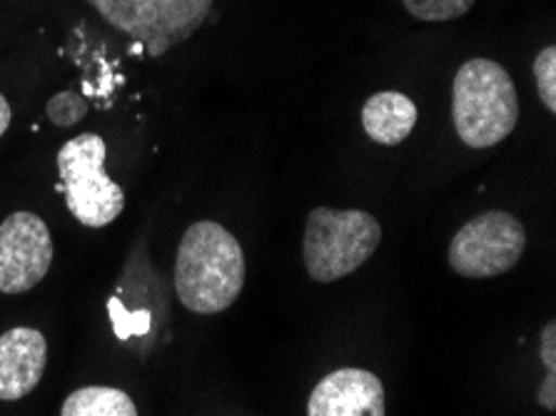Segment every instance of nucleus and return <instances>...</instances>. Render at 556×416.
<instances>
[{"label":"nucleus","mask_w":556,"mask_h":416,"mask_svg":"<svg viewBox=\"0 0 556 416\" xmlns=\"http://www.w3.org/2000/svg\"><path fill=\"white\" fill-rule=\"evenodd\" d=\"M245 287V252L230 229L213 219L182 232L175 257V292L185 310L220 314L230 310Z\"/></svg>","instance_id":"nucleus-1"},{"label":"nucleus","mask_w":556,"mask_h":416,"mask_svg":"<svg viewBox=\"0 0 556 416\" xmlns=\"http://www.w3.org/2000/svg\"><path fill=\"white\" fill-rule=\"evenodd\" d=\"M452 121L467 148L500 146L519 123V96L511 75L490 58H471L452 83Z\"/></svg>","instance_id":"nucleus-2"},{"label":"nucleus","mask_w":556,"mask_h":416,"mask_svg":"<svg viewBox=\"0 0 556 416\" xmlns=\"http://www.w3.org/2000/svg\"><path fill=\"white\" fill-rule=\"evenodd\" d=\"M379 242L382 225L369 212L315 207L307 215L302 260L315 282L330 285L365 265Z\"/></svg>","instance_id":"nucleus-3"},{"label":"nucleus","mask_w":556,"mask_h":416,"mask_svg":"<svg viewBox=\"0 0 556 416\" xmlns=\"http://www.w3.org/2000/svg\"><path fill=\"white\" fill-rule=\"evenodd\" d=\"M105 140L96 133H83L67 140L58 152V173L65 205L83 227L100 229L115 223L125 207V192L105 173Z\"/></svg>","instance_id":"nucleus-4"},{"label":"nucleus","mask_w":556,"mask_h":416,"mask_svg":"<svg viewBox=\"0 0 556 416\" xmlns=\"http://www.w3.org/2000/svg\"><path fill=\"white\" fill-rule=\"evenodd\" d=\"M111 28L160 58L190 40L213 11L215 0H86Z\"/></svg>","instance_id":"nucleus-5"},{"label":"nucleus","mask_w":556,"mask_h":416,"mask_svg":"<svg viewBox=\"0 0 556 416\" xmlns=\"http://www.w3.org/2000/svg\"><path fill=\"white\" fill-rule=\"evenodd\" d=\"M527 250V229L517 217L490 210L462 225L450 242V267L459 277L490 279L511 272Z\"/></svg>","instance_id":"nucleus-6"},{"label":"nucleus","mask_w":556,"mask_h":416,"mask_svg":"<svg viewBox=\"0 0 556 416\" xmlns=\"http://www.w3.org/2000/svg\"><path fill=\"white\" fill-rule=\"evenodd\" d=\"M53 237L36 212H13L0 225V292L23 294L43 282L53 265Z\"/></svg>","instance_id":"nucleus-7"},{"label":"nucleus","mask_w":556,"mask_h":416,"mask_svg":"<svg viewBox=\"0 0 556 416\" xmlns=\"http://www.w3.org/2000/svg\"><path fill=\"white\" fill-rule=\"evenodd\" d=\"M307 416H384V387L367 369L330 371L312 389Z\"/></svg>","instance_id":"nucleus-8"},{"label":"nucleus","mask_w":556,"mask_h":416,"mask_svg":"<svg viewBox=\"0 0 556 416\" xmlns=\"http://www.w3.org/2000/svg\"><path fill=\"white\" fill-rule=\"evenodd\" d=\"M48 367L43 332L15 327L0 335V402H18L36 392Z\"/></svg>","instance_id":"nucleus-9"},{"label":"nucleus","mask_w":556,"mask_h":416,"mask_svg":"<svg viewBox=\"0 0 556 416\" xmlns=\"http://www.w3.org/2000/svg\"><path fill=\"white\" fill-rule=\"evenodd\" d=\"M417 125L415 100L397 90H382L362 105V127L377 146H400Z\"/></svg>","instance_id":"nucleus-10"},{"label":"nucleus","mask_w":556,"mask_h":416,"mask_svg":"<svg viewBox=\"0 0 556 416\" xmlns=\"http://www.w3.org/2000/svg\"><path fill=\"white\" fill-rule=\"evenodd\" d=\"M63 416H135L138 406L123 389L83 387L65 399Z\"/></svg>","instance_id":"nucleus-11"},{"label":"nucleus","mask_w":556,"mask_h":416,"mask_svg":"<svg viewBox=\"0 0 556 416\" xmlns=\"http://www.w3.org/2000/svg\"><path fill=\"white\" fill-rule=\"evenodd\" d=\"M412 18L422 23L457 21L475 8L477 0H402Z\"/></svg>","instance_id":"nucleus-12"},{"label":"nucleus","mask_w":556,"mask_h":416,"mask_svg":"<svg viewBox=\"0 0 556 416\" xmlns=\"http://www.w3.org/2000/svg\"><path fill=\"white\" fill-rule=\"evenodd\" d=\"M534 83L544 108L556 113V48L546 46L534 58Z\"/></svg>","instance_id":"nucleus-13"},{"label":"nucleus","mask_w":556,"mask_h":416,"mask_svg":"<svg viewBox=\"0 0 556 416\" xmlns=\"http://www.w3.org/2000/svg\"><path fill=\"white\" fill-rule=\"evenodd\" d=\"M88 115V103L75 92H58L48 100V121L58 127H71Z\"/></svg>","instance_id":"nucleus-14"},{"label":"nucleus","mask_w":556,"mask_h":416,"mask_svg":"<svg viewBox=\"0 0 556 416\" xmlns=\"http://www.w3.org/2000/svg\"><path fill=\"white\" fill-rule=\"evenodd\" d=\"M539 356H542L546 371H556V322H546L542 332V344H539Z\"/></svg>","instance_id":"nucleus-15"},{"label":"nucleus","mask_w":556,"mask_h":416,"mask_svg":"<svg viewBox=\"0 0 556 416\" xmlns=\"http://www.w3.org/2000/svg\"><path fill=\"white\" fill-rule=\"evenodd\" d=\"M536 402L544 406L546 412H556V371H546V379L542 381L536 392Z\"/></svg>","instance_id":"nucleus-16"},{"label":"nucleus","mask_w":556,"mask_h":416,"mask_svg":"<svg viewBox=\"0 0 556 416\" xmlns=\"http://www.w3.org/2000/svg\"><path fill=\"white\" fill-rule=\"evenodd\" d=\"M13 121V113H11V105H8V100L3 92H0V138L8 133V127H11Z\"/></svg>","instance_id":"nucleus-17"}]
</instances>
